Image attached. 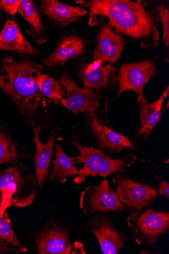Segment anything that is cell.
Returning a JSON list of instances; mask_svg holds the SVG:
<instances>
[{
	"label": "cell",
	"mask_w": 169,
	"mask_h": 254,
	"mask_svg": "<svg viewBox=\"0 0 169 254\" xmlns=\"http://www.w3.org/2000/svg\"><path fill=\"white\" fill-rule=\"evenodd\" d=\"M76 2L90 10V26L96 25L102 18H108L111 28L118 34L139 40L142 48L158 46L161 5L147 11L142 4L129 0H80Z\"/></svg>",
	"instance_id": "6da1fadb"
},
{
	"label": "cell",
	"mask_w": 169,
	"mask_h": 254,
	"mask_svg": "<svg viewBox=\"0 0 169 254\" xmlns=\"http://www.w3.org/2000/svg\"><path fill=\"white\" fill-rule=\"evenodd\" d=\"M3 70L6 75L0 76V87L21 111L36 112L43 101L37 84L42 66L28 60L16 62L9 58L4 62Z\"/></svg>",
	"instance_id": "7a4b0ae2"
},
{
	"label": "cell",
	"mask_w": 169,
	"mask_h": 254,
	"mask_svg": "<svg viewBox=\"0 0 169 254\" xmlns=\"http://www.w3.org/2000/svg\"><path fill=\"white\" fill-rule=\"evenodd\" d=\"M0 172V218L8 207H26L31 205L37 194V182L20 161L15 160Z\"/></svg>",
	"instance_id": "3957f363"
},
{
	"label": "cell",
	"mask_w": 169,
	"mask_h": 254,
	"mask_svg": "<svg viewBox=\"0 0 169 254\" xmlns=\"http://www.w3.org/2000/svg\"><path fill=\"white\" fill-rule=\"evenodd\" d=\"M68 140L76 147L80 153L79 156L74 157L75 164H84L79 171V176L74 179L76 184L83 183L88 176L94 178L99 176L106 178L117 172L126 173L137 159L131 152L122 158L112 159L100 149L88 148L82 145L77 137H71Z\"/></svg>",
	"instance_id": "277c9868"
},
{
	"label": "cell",
	"mask_w": 169,
	"mask_h": 254,
	"mask_svg": "<svg viewBox=\"0 0 169 254\" xmlns=\"http://www.w3.org/2000/svg\"><path fill=\"white\" fill-rule=\"evenodd\" d=\"M127 223L139 246H154L160 236L169 233V213L164 211L150 209L138 216H129Z\"/></svg>",
	"instance_id": "5b68a950"
},
{
	"label": "cell",
	"mask_w": 169,
	"mask_h": 254,
	"mask_svg": "<svg viewBox=\"0 0 169 254\" xmlns=\"http://www.w3.org/2000/svg\"><path fill=\"white\" fill-rule=\"evenodd\" d=\"M113 181L116 185V193L133 216H138L145 208L152 207L158 197L156 190L148 184L134 181L123 175L114 174Z\"/></svg>",
	"instance_id": "8992f818"
},
{
	"label": "cell",
	"mask_w": 169,
	"mask_h": 254,
	"mask_svg": "<svg viewBox=\"0 0 169 254\" xmlns=\"http://www.w3.org/2000/svg\"><path fill=\"white\" fill-rule=\"evenodd\" d=\"M71 222L47 221L35 236V249L40 254H70L74 247L71 242Z\"/></svg>",
	"instance_id": "52a82bcc"
},
{
	"label": "cell",
	"mask_w": 169,
	"mask_h": 254,
	"mask_svg": "<svg viewBox=\"0 0 169 254\" xmlns=\"http://www.w3.org/2000/svg\"><path fill=\"white\" fill-rule=\"evenodd\" d=\"M79 204L82 211L88 217L99 212H122L127 210L107 179L99 186L94 184L86 188L81 192Z\"/></svg>",
	"instance_id": "ba28073f"
},
{
	"label": "cell",
	"mask_w": 169,
	"mask_h": 254,
	"mask_svg": "<svg viewBox=\"0 0 169 254\" xmlns=\"http://www.w3.org/2000/svg\"><path fill=\"white\" fill-rule=\"evenodd\" d=\"M89 218L85 229L95 236L103 254H117L124 248L127 235L114 227L107 213L99 212Z\"/></svg>",
	"instance_id": "9c48e42d"
},
{
	"label": "cell",
	"mask_w": 169,
	"mask_h": 254,
	"mask_svg": "<svg viewBox=\"0 0 169 254\" xmlns=\"http://www.w3.org/2000/svg\"><path fill=\"white\" fill-rule=\"evenodd\" d=\"M156 58H149L134 64H124L118 71V95L127 90H131L138 96L142 95L143 88L150 79L160 76L156 67Z\"/></svg>",
	"instance_id": "30bf717a"
},
{
	"label": "cell",
	"mask_w": 169,
	"mask_h": 254,
	"mask_svg": "<svg viewBox=\"0 0 169 254\" xmlns=\"http://www.w3.org/2000/svg\"><path fill=\"white\" fill-rule=\"evenodd\" d=\"M60 78L61 83L66 91V97L60 103L76 115L85 113L88 116L96 115L100 106L99 92L88 88H80L66 73Z\"/></svg>",
	"instance_id": "8fae6325"
},
{
	"label": "cell",
	"mask_w": 169,
	"mask_h": 254,
	"mask_svg": "<svg viewBox=\"0 0 169 254\" xmlns=\"http://www.w3.org/2000/svg\"><path fill=\"white\" fill-rule=\"evenodd\" d=\"M125 43L122 35L113 31L108 22L103 23L95 38L93 62L102 65L105 63L116 64L121 56Z\"/></svg>",
	"instance_id": "7c38bea8"
},
{
	"label": "cell",
	"mask_w": 169,
	"mask_h": 254,
	"mask_svg": "<svg viewBox=\"0 0 169 254\" xmlns=\"http://www.w3.org/2000/svg\"><path fill=\"white\" fill-rule=\"evenodd\" d=\"M86 123L95 135L99 148L108 155L114 152H121L125 148L136 151L128 138L103 125L96 118V115L88 116Z\"/></svg>",
	"instance_id": "4fadbf2b"
},
{
	"label": "cell",
	"mask_w": 169,
	"mask_h": 254,
	"mask_svg": "<svg viewBox=\"0 0 169 254\" xmlns=\"http://www.w3.org/2000/svg\"><path fill=\"white\" fill-rule=\"evenodd\" d=\"M33 129L36 149L34 156L36 167L35 177L41 192L44 183L49 176L54 150L56 145L57 132L53 128L50 132L49 140L44 144L41 142L39 138L40 133L43 129V126L40 124Z\"/></svg>",
	"instance_id": "5bb4252c"
},
{
	"label": "cell",
	"mask_w": 169,
	"mask_h": 254,
	"mask_svg": "<svg viewBox=\"0 0 169 254\" xmlns=\"http://www.w3.org/2000/svg\"><path fill=\"white\" fill-rule=\"evenodd\" d=\"M116 67L111 64L100 65L96 63L81 64L78 68V75L85 88L101 89L115 86L118 76L115 75Z\"/></svg>",
	"instance_id": "9a60e30c"
},
{
	"label": "cell",
	"mask_w": 169,
	"mask_h": 254,
	"mask_svg": "<svg viewBox=\"0 0 169 254\" xmlns=\"http://www.w3.org/2000/svg\"><path fill=\"white\" fill-rule=\"evenodd\" d=\"M38 12L47 15L54 24L60 28L81 20L88 13L82 6L67 5L57 0H42Z\"/></svg>",
	"instance_id": "2e32d148"
},
{
	"label": "cell",
	"mask_w": 169,
	"mask_h": 254,
	"mask_svg": "<svg viewBox=\"0 0 169 254\" xmlns=\"http://www.w3.org/2000/svg\"><path fill=\"white\" fill-rule=\"evenodd\" d=\"M86 42L75 35H64L58 42L56 50L44 61L52 68L56 65H63L68 61L75 59L85 52Z\"/></svg>",
	"instance_id": "e0dca14e"
},
{
	"label": "cell",
	"mask_w": 169,
	"mask_h": 254,
	"mask_svg": "<svg viewBox=\"0 0 169 254\" xmlns=\"http://www.w3.org/2000/svg\"><path fill=\"white\" fill-rule=\"evenodd\" d=\"M12 51L21 55H36V50L21 34L16 19H7L0 32V51Z\"/></svg>",
	"instance_id": "ac0fdd59"
},
{
	"label": "cell",
	"mask_w": 169,
	"mask_h": 254,
	"mask_svg": "<svg viewBox=\"0 0 169 254\" xmlns=\"http://www.w3.org/2000/svg\"><path fill=\"white\" fill-rule=\"evenodd\" d=\"M169 85L160 98L153 103H149L142 95L138 96L137 101L141 106L140 129L139 134L149 138L154 127L159 122L162 117V106L169 95Z\"/></svg>",
	"instance_id": "d6986e66"
},
{
	"label": "cell",
	"mask_w": 169,
	"mask_h": 254,
	"mask_svg": "<svg viewBox=\"0 0 169 254\" xmlns=\"http://www.w3.org/2000/svg\"><path fill=\"white\" fill-rule=\"evenodd\" d=\"M18 13L30 26V30L27 32V34L39 44L45 43L46 40L44 25L34 1L31 0H18Z\"/></svg>",
	"instance_id": "ffe728a7"
},
{
	"label": "cell",
	"mask_w": 169,
	"mask_h": 254,
	"mask_svg": "<svg viewBox=\"0 0 169 254\" xmlns=\"http://www.w3.org/2000/svg\"><path fill=\"white\" fill-rule=\"evenodd\" d=\"M75 161L74 157L68 156L61 146L56 143V158L52 161L54 168L51 174L50 180L64 183L68 177L78 175L79 171L75 166Z\"/></svg>",
	"instance_id": "44dd1931"
},
{
	"label": "cell",
	"mask_w": 169,
	"mask_h": 254,
	"mask_svg": "<svg viewBox=\"0 0 169 254\" xmlns=\"http://www.w3.org/2000/svg\"><path fill=\"white\" fill-rule=\"evenodd\" d=\"M29 151L19 145L2 126H0V165L19 159H30Z\"/></svg>",
	"instance_id": "7402d4cb"
},
{
	"label": "cell",
	"mask_w": 169,
	"mask_h": 254,
	"mask_svg": "<svg viewBox=\"0 0 169 254\" xmlns=\"http://www.w3.org/2000/svg\"><path fill=\"white\" fill-rule=\"evenodd\" d=\"M28 249L18 240L6 211L0 218V254L15 252L26 253Z\"/></svg>",
	"instance_id": "603a6c76"
},
{
	"label": "cell",
	"mask_w": 169,
	"mask_h": 254,
	"mask_svg": "<svg viewBox=\"0 0 169 254\" xmlns=\"http://www.w3.org/2000/svg\"><path fill=\"white\" fill-rule=\"evenodd\" d=\"M39 89L42 95L56 104L65 97L64 87L59 80L46 74H41L37 81Z\"/></svg>",
	"instance_id": "cb8c5ba5"
},
{
	"label": "cell",
	"mask_w": 169,
	"mask_h": 254,
	"mask_svg": "<svg viewBox=\"0 0 169 254\" xmlns=\"http://www.w3.org/2000/svg\"><path fill=\"white\" fill-rule=\"evenodd\" d=\"M160 20L164 28V36L163 40L166 49L169 46V10L168 7L161 5L160 11Z\"/></svg>",
	"instance_id": "d4e9b609"
},
{
	"label": "cell",
	"mask_w": 169,
	"mask_h": 254,
	"mask_svg": "<svg viewBox=\"0 0 169 254\" xmlns=\"http://www.w3.org/2000/svg\"><path fill=\"white\" fill-rule=\"evenodd\" d=\"M0 9L12 15H15L18 10V0L17 1H15V0H13V1L2 0L0 2Z\"/></svg>",
	"instance_id": "484cf974"
},
{
	"label": "cell",
	"mask_w": 169,
	"mask_h": 254,
	"mask_svg": "<svg viewBox=\"0 0 169 254\" xmlns=\"http://www.w3.org/2000/svg\"><path fill=\"white\" fill-rule=\"evenodd\" d=\"M155 179L158 184V194L163 196L168 200H169V184L164 179L156 175Z\"/></svg>",
	"instance_id": "4316f807"
},
{
	"label": "cell",
	"mask_w": 169,
	"mask_h": 254,
	"mask_svg": "<svg viewBox=\"0 0 169 254\" xmlns=\"http://www.w3.org/2000/svg\"><path fill=\"white\" fill-rule=\"evenodd\" d=\"M0 14H1V13H0Z\"/></svg>",
	"instance_id": "83f0119b"
}]
</instances>
